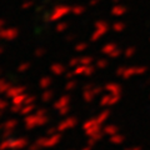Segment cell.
Returning a JSON list of instances; mask_svg holds the SVG:
<instances>
[{
	"instance_id": "cell-1",
	"label": "cell",
	"mask_w": 150,
	"mask_h": 150,
	"mask_svg": "<svg viewBox=\"0 0 150 150\" xmlns=\"http://www.w3.org/2000/svg\"><path fill=\"white\" fill-rule=\"evenodd\" d=\"M49 121V116L48 115H44V116H40L38 115L36 112L35 114H29L25 116L24 119V124H25V128L28 130H33L38 128V126H43Z\"/></svg>"
},
{
	"instance_id": "cell-2",
	"label": "cell",
	"mask_w": 150,
	"mask_h": 150,
	"mask_svg": "<svg viewBox=\"0 0 150 150\" xmlns=\"http://www.w3.org/2000/svg\"><path fill=\"white\" fill-rule=\"evenodd\" d=\"M62 140V133H55L53 135H48L46 138H38L35 142L40 145L41 148H54L55 145H58Z\"/></svg>"
},
{
	"instance_id": "cell-3",
	"label": "cell",
	"mask_w": 150,
	"mask_h": 150,
	"mask_svg": "<svg viewBox=\"0 0 150 150\" xmlns=\"http://www.w3.org/2000/svg\"><path fill=\"white\" fill-rule=\"evenodd\" d=\"M148 71V69L145 67H131V68H125L124 70V74H123V78L124 80H129L130 78L133 76H137V75H143Z\"/></svg>"
},
{
	"instance_id": "cell-4",
	"label": "cell",
	"mask_w": 150,
	"mask_h": 150,
	"mask_svg": "<svg viewBox=\"0 0 150 150\" xmlns=\"http://www.w3.org/2000/svg\"><path fill=\"white\" fill-rule=\"evenodd\" d=\"M76 124H78L76 118L70 116V118H67L65 120L60 121V123L58 124V126H56V129H58L59 133H64V131H67L69 129H74L75 126H76Z\"/></svg>"
},
{
	"instance_id": "cell-5",
	"label": "cell",
	"mask_w": 150,
	"mask_h": 150,
	"mask_svg": "<svg viewBox=\"0 0 150 150\" xmlns=\"http://www.w3.org/2000/svg\"><path fill=\"white\" fill-rule=\"evenodd\" d=\"M29 146V140L25 138H11L10 139V150H24Z\"/></svg>"
},
{
	"instance_id": "cell-6",
	"label": "cell",
	"mask_w": 150,
	"mask_h": 150,
	"mask_svg": "<svg viewBox=\"0 0 150 150\" xmlns=\"http://www.w3.org/2000/svg\"><path fill=\"white\" fill-rule=\"evenodd\" d=\"M69 104H70V95H62L58 100L54 103V109L59 110V109H62V108L67 106Z\"/></svg>"
},
{
	"instance_id": "cell-7",
	"label": "cell",
	"mask_w": 150,
	"mask_h": 150,
	"mask_svg": "<svg viewBox=\"0 0 150 150\" xmlns=\"http://www.w3.org/2000/svg\"><path fill=\"white\" fill-rule=\"evenodd\" d=\"M25 91V86H11L9 90L6 91V98H9V99H13L14 96L19 95V94L24 93Z\"/></svg>"
},
{
	"instance_id": "cell-8",
	"label": "cell",
	"mask_w": 150,
	"mask_h": 150,
	"mask_svg": "<svg viewBox=\"0 0 150 150\" xmlns=\"http://www.w3.org/2000/svg\"><path fill=\"white\" fill-rule=\"evenodd\" d=\"M105 91L110 93V94H121V86L118 83H108L105 84Z\"/></svg>"
},
{
	"instance_id": "cell-9",
	"label": "cell",
	"mask_w": 150,
	"mask_h": 150,
	"mask_svg": "<svg viewBox=\"0 0 150 150\" xmlns=\"http://www.w3.org/2000/svg\"><path fill=\"white\" fill-rule=\"evenodd\" d=\"M18 126V120L16 119H8L3 124H0V129L3 130H14Z\"/></svg>"
},
{
	"instance_id": "cell-10",
	"label": "cell",
	"mask_w": 150,
	"mask_h": 150,
	"mask_svg": "<svg viewBox=\"0 0 150 150\" xmlns=\"http://www.w3.org/2000/svg\"><path fill=\"white\" fill-rule=\"evenodd\" d=\"M119 126H116L114 124H109V125H105L104 128H103V131H104L105 135H109V137H111V135L114 134H118L119 133Z\"/></svg>"
},
{
	"instance_id": "cell-11",
	"label": "cell",
	"mask_w": 150,
	"mask_h": 150,
	"mask_svg": "<svg viewBox=\"0 0 150 150\" xmlns=\"http://www.w3.org/2000/svg\"><path fill=\"white\" fill-rule=\"evenodd\" d=\"M96 98V95L94 94L93 91V88L91 89H84V91H83V99L85 103H91L94 99Z\"/></svg>"
},
{
	"instance_id": "cell-12",
	"label": "cell",
	"mask_w": 150,
	"mask_h": 150,
	"mask_svg": "<svg viewBox=\"0 0 150 150\" xmlns=\"http://www.w3.org/2000/svg\"><path fill=\"white\" fill-rule=\"evenodd\" d=\"M104 131H99V133H96V134H94V135H91V137H89V140H88V144L89 145H95L98 142H99V140H101L103 138H104Z\"/></svg>"
},
{
	"instance_id": "cell-13",
	"label": "cell",
	"mask_w": 150,
	"mask_h": 150,
	"mask_svg": "<svg viewBox=\"0 0 150 150\" xmlns=\"http://www.w3.org/2000/svg\"><path fill=\"white\" fill-rule=\"evenodd\" d=\"M110 114H111V111L109 110V109H105V110H103V111H100V114L96 116V120H98V123L99 124H104L105 121L109 119V116H110Z\"/></svg>"
},
{
	"instance_id": "cell-14",
	"label": "cell",
	"mask_w": 150,
	"mask_h": 150,
	"mask_svg": "<svg viewBox=\"0 0 150 150\" xmlns=\"http://www.w3.org/2000/svg\"><path fill=\"white\" fill-rule=\"evenodd\" d=\"M28 96H29V95L25 94V91H24V93L19 94V95H16V96H14L11 99V103H13V104H16V105H24V103H25Z\"/></svg>"
},
{
	"instance_id": "cell-15",
	"label": "cell",
	"mask_w": 150,
	"mask_h": 150,
	"mask_svg": "<svg viewBox=\"0 0 150 150\" xmlns=\"http://www.w3.org/2000/svg\"><path fill=\"white\" fill-rule=\"evenodd\" d=\"M101 130H103V128H101V124H99V123H96V124H94L93 126H90V128H89V129H86V130H84V131H85L86 137L89 138V137H91V135H94V134L99 133V131H101Z\"/></svg>"
},
{
	"instance_id": "cell-16",
	"label": "cell",
	"mask_w": 150,
	"mask_h": 150,
	"mask_svg": "<svg viewBox=\"0 0 150 150\" xmlns=\"http://www.w3.org/2000/svg\"><path fill=\"white\" fill-rule=\"evenodd\" d=\"M124 140H125V137H124V135H121V134H119V133L111 135V137H109V142H110L111 144H114V145H120V144H123Z\"/></svg>"
},
{
	"instance_id": "cell-17",
	"label": "cell",
	"mask_w": 150,
	"mask_h": 150,
	"mask_svg": "<svg viewBox=\"0 0 150 150\" xmlns=\"http://www.w3.org/2000/svg\"><path fill=\"white\" fill-rule=\"evenodd\" d=\"M34 110H36L35 104H24V105H23V108H21L20 114L26 116V115H29V114H33V111H34Z\"/></svg>"
},
{
	"instance_id": "cell-18",
	"label": "cell",
	"mask_w": 150,
	"mask_h": 150,
	"mask_svg": "<svg viewBox=\"0 0 150 150\" xmlns=\"http://www.w3.org/2000/svg\"><path fill=\"white\" fill-rule=\"evenodd\" d=\"M50 70L54 75H63V74H65V71H67L62 64H53L50 67Z\"/></svg>"
},
{
	"instance_id": "cell-19",
	"label": "cell",
	"mask_w": 150,
	"mask_h": 150,
	"mask_svg": "<svg viewBox=\"0 0 150 150\" xmlns=\"http://www.w3.org/2000/svg\"><path fill=\"white\" fill-rule=\"evenodd\" d=\"M100 106L103 108H108V106H111V94L108 93L105 95H103L100 98V101H99Z\"/></svg>"
},
{
	"instance_id": "cell-20",
	"label": "cell",
	"mask_w": 150,
	"mask_h": 150,
	"mask_svg": "<svg viewBox=\"0 0 150 150\" xmlns=\"http://www.w3.org/2000/svg\"><path fill=\"white\" fill-rule=\"evenodd\" d=\"M51 83H53V79H51L50 76H44V78H41V79H40L39 86H40V89L45 90V89H49V88H50Z\"/></svg>"
},
{
	"instance_id": "cell-21",
	"label": "cell",
	"mask_w": 150,
	"mask_h": 150,
	"mask_svg": "<svg viewBox=\"0 0 150 150\" xmlns=\"http://www.w3.org/2000/svg\"><path fill=\"white\" fill-rule=\"evenodd\" d=\"M13 85L10 83H8L6 80H4V79L0 78V94H6V91L10 89Z\"/></svg>"
},
{
	"instance_id": "cell-22",
	"label": "cell",
	"mask_w": 150,
	"mask_h": 150,
	"mask_svg": "<svg viewBox=\"0 0 150 150\" xmlns=\"http://www.w3.org/2000/svg\"><path fill=\"white\" fill-rule=\"evenodd\" d=\"M53 96H54V93L51 90L45 89V90L43 91V94H41V100H43L44 103H48V101H50L51 99H53Z\"/></svg>"
},
{
	"instance_id": "cell-23",
	"label": "cell",
	"mask_w": 150,
	"mask_h": 150,
	"mask_svg": "<svg viewBox=\"0 0 150 150\" xmlns=\"http://www.w3.org/2000/svg\"><path fill=\"white\" fill-rule=\"evenodd\" d=\"M10 139L11 138L3 139L0 142V150H10Z\"/></svg>"
},
{
	"instance_id": "cell-24",
	"label": "cell",
	"mask_w": 150,
	"mask_h": 150,
	"mask_svg": "<svg viewBox=\"0 0 150 150\" xmlns=\"http://www.w3.org/2000/svg\"><path fill=\"white\" fill-rule=\"evenodd\" d=\"M85 69H86V65H83V64H80V65H78L76 68H74V74H75V76L76 75H84V73H85Z\"/></svg>"
},
{
	"instance_id": "cell-25",
	"label": "cell",
	"mask_w": 150,
	"mask_h": 150,
	"mask_svg": "<svg viewBox=\"0 0 150 150\" xmlns=\"http://www.w3.org/2000/svg\"><path fill=\"white\" fill-rule=\"evenodd\" d=\"M75 88H76V81H75L74 79H70V80H68L67 84H65V90L67 91H71Z\"/></svg>"
},
{
	"instance_id": "cell-26",
	"label": "cell",
	"mask_w": 150,
	"mask_h": 150,
	"mask_svg": "<svg viewBox=\"0 0 150 150\" xmlns=\"http://www.w3.org/2000/svg\"><path fill=\"white\" fill-rule=\"evenodd\" d=\"M98 123V120H96V118H91V119H88L85 123L83 124V130H86V129H89L90 126H93L94 124H96Z\"/></svg>"
},
{
	"instance_id": "cell-27",
	"label": "cell",
	"mask_w": 150,
	"mask_h": 150,
	"mask_svg": "<svg viewBox=\"0 0 150 150\" xmlns=\"http://www.w3.org/2000/svg\"><path fill=\"white\" fill-rule=\"evenodd\" d=\"M69 111H70V106H69V105L64 106V108H62V109H59V110H58L59 115H62V116H65V115H68V114H69Z\"/></svg>"
},
{
	"instance_id": "cell-28",
	"label": "cell",
	"mask_w": 150,
	"mask_h": 150,
	"mask_svg": "<svg viewBox=\"0 0 150 150\" xmlns=\"http://www.w3.org/2000/svg\"><path fill=\"white\" fill-rule=\"evenodd\" d=\"M94 73H95V68L91 67V65H88L86 69H85V73H84V75H85V76H90V75H93Z\"/></svg>"
},
{
	"instance_id": "cell-29",
	"label": "cell",
	"mask_w": 150,
	"mask_h": 150,
	"mask_svg": "<svg viewBox=\"0 0 150 150\" xmlns=\"http://www.w3.org/2000/svg\"><path fill=\"white\" fill-rule=\"evenodd\" d=\"M30 67V64L29 63H24V64H21V65H19V68H18V71L19 73H25L28 69H29Z\"/></svg>"
},
{
	"instance_id": "cell-30",
	"label": "cell",
	"mask_w": 150,
	"mask_h": 150,
	"mask_svg": "<svg viewBox=\"0 0 150 150\" xmlns=\"http://www.w3.org/2000/svg\"><path fill=\"white\" fill-rule=\"evenodd\" d=\"M96 67H98V68H100V69H105V68L108 67V62H106L105 59H100V60H98Z\"/></svg>"
},
{
	"instance_id": "cell-31",
	"label": "cell",
	"mask_w": 150,
	"mask_h": 150,
	"mask_svg": "<svg viewBox=\"0 0 150 150\" xmlns=\"http://www.w3.org/2000/svg\"><path fill=\"white\" fill-rule=\"evenodd\" d=\"M78 65H80V59H73V60H70L69 62V67L70 68H76Z\"/></svg>"
},
{
	"instance_id": "cell-32",
	"label": "cell",
	"mask_w": 150,
	"mask_h": 150,
	"mask_svg": "<svg viewBox=\"0 0 150 150\" xmlns=\"http://www.w3.org/2000/svg\"><path fill=\"white\" fill-rule=\"evenodd\" d=\"M21 108H23V105L13 104V105L10 106V111H11V112H20V111H21Z\"/></svg>"
},
{
	"instance_id": "cell-33",
	"label": "cell",
	"mask_w": 150,
	"mask_h": 150,
	"mask_svg": "<svg viewBox=\"0 0 150 150\" xmlns=\"http://www.w3.org/2000/svg\"><path fill=\"white\" fill-rule=\"evenodd\" d=\"M91 63H93V59L91 58H83V59H80V64H83V65H91Z\"/></svg>"
},
{
	"instance_id": "cell-34",
	"label": "cell",
	"mask_w": 150,
	"mask_h": 150,
	"mask_svg": "<svg viewBox=\"0 0 150 150\" xmlns=\"http://www.w3.org/2000/svg\"><path fill=\"white\" fill-rule=\"evenodd\" d=\"M28 149H29V150H40V149H43V148H41L36 142H34L33 144H30L29 146H28Z\"/></svg>"
},
{
	"instance_id": "cell-35",
	"label": "cell",
	"mask_w": 150,
	"mask_h": 150,
	"mask_svg": "<svg viewBox=\"0 0 150 150\" xmlns=\"http://www.w3.org/2000/svg\"><path fill=\"white\" fill-rule=\"evenodd\" d=\"M104 90H105V89H104V88H101V86H94V88H93V91H94V94H95L96 96H98V95H100V94L104 91Z\"/></svg>"
},
{
	"instance_id": "cell-36",
	"label": "cell",
	"mask_w": 150,
	"mask_h": 150,
	"mask_svg": "<svg viewBox=\"0 0 150 150\" xmlns=\"http://www.w3.org/2000/svg\"><path fill=\"white\" fill-rule=\"evenodd\" d=\"M14 130H4L3 134H1V138L3 139H8V138H11V134H13Z\"/></svg>"
},
{
	"instance_id": "cell-37",
	"label": "cell",
	"mask_w": 150,
	"mask_h": 150,
	"mask_svg": "<svg viewBox=\"0 0 150 150\" xmlns=\"http://www.w3.org/2000/svg\"><path fill=\"white\" fill-rule=\"evenodd\" d=\"M115 50V46L114 45H106L104 49H103V51H104L105 54H110L111 51H114Z\"/></svg>"
},
{
	"instance_id": "cell-38",
	"label": "cell",
	"mask_w": 150,
	"mask_h": 150,
	"mask_svg": "<svg viewBox=\"0 0 150 150\" xmlns=\"http://www.w3.org/2000/svg\"><path fill=\"white\" fill-rule=\"evenodd\" d=\"M8 108V101L6 100H4V99H1V98H0V110H5Z\"/></svg>"
},
{
	"instance_id": "cell-39",
	"label": "cell",
	"mask_w": 150,
	"mask_h": 150,
	"mask_svg": "<svg viewBox=\"0 0 150 150\" xmlns=\"http://www.w3.org/2000/svg\"><path fill=\"white\" fill-rule=\"evenodd\" d=\"M35 112L38 115H40V116H44V115H46V112L48 111H46V109H44V108H40V109H36Z\"/></svg>"
},
{
	"instance_id": "cell-40",
	"label": "cell",
	"mask_w": 150,
	"mask_h": 150,
	"mask_svg": "<svg viewBox=\"0 0 150 150\" xmlns=\"http://www.w3.org/2000/svg\"><path fill=\"white\" fill-rule=\"evenodd\" d=\"M120 55V50H114V51H111V53L109 54V56L111 59H115V58H118V56Z\"/></svg>"
},
{
	"instance_id": "cell-41",
	"label": "cell",
	"mask_w": 150,
	"mask_h": 150,
	"mask_svg": "<svg viewBox=\"0 0 150 150\" xmlns=\"http://www.w3.org/2000/svg\"><path fill=\"white\" fill-rule=\"evenodd\" d=\"M34 101H35V96L31 95V96H28L26 98V100H25L24 104H34Z\"/></svg>"
},
{
	"instance_id": "cell-42",
	"label": "cell",
	"mask_w": 150,
	"mask_h": 150,
	"mask_svg": "<svg viewBox=\"0 0 150 150\" xmlns=\"http://www.w3.org/2000/svg\"><path fill=\"white\" fill-rule=\"evenodd\" d=\"M124 70H125V68H123V67H121V68H118V69H116V71H115V74L116 75H118V76H123V74H124Z\"/></svg>"
},
{
	"instance_id": "cell-43",
	"label": "cell",
	"mask_w": 150,
	"mask_h": 150,
	"mask_svg": "<svg viewBox=\"0 0 150 150\" xmlns=\"http://www.w3.org/2000/svg\"><path fill=\"white\" fill-rule=\"evenodd\" d=\"M55 133H58V129H56V128H49L48 130H46V134H48V135H53Z\"/></svg>"
},
{
	"instance_id": "cell-44",
	"label": "cell",
	"mask_w": 150,
	"mask_h": 150,
	"mask_svg": "<svg viewBox=\"0 0 150 150\" xmlns=\"http://www.w3.org/2000/svg\"><path fill=\"white\" fill-rule=\"evenodd\" d=\"M133 55H134V49H128L126 50V53H125L126 58H130V56H133Z\"/></svg>"
},
{
	"instance_id": "cell-45",
	"label": "cell",
	"mask_w": 150,
	"mask_h": 150,
	"mask_svg": "<svg viewBox=\"0 0 150 150\" xmlns=\"http://www.w3.org/2000/svg\"><path fill=\"white\" fill-rule=\"evenodd\" d=\"M74 76H75V74H74L73 70H71V71H68V73H67V80H70V79H74Z\"/></svg>"
},
{
	"instance_id": "cell-46",
	"label": "cell",
	"mask_w": 150,
	"mask_h": 150,
	"mask_svg": "<svg viewBox=\"0 0 150 150\" xmlns=\"http://www.w3.org/2000/svg\"><path fill=\"white\" fill-rule=\"evenodd\" d=\"M124 150H143L142 146H133V148H126Z\"/></svg>"
},
{
	"instance_id": "cell-47",
	"label": "cell",
	"mask_w": 150,
	"mask_h": 150,
	"mask_svg": "<svg viewBox=\"0 0 150 150\" xmlns=\"http://www.w3.org/2000/svg\"><path fill=\"white\" fill-rule=\"evenodd\" d=\"M91 149H93V145H89V144H88L86 146H84L81 150H91Z\"/></svg>"
},
{
	"instance_id": "cell-48",
	"label": "cell",
	"mask_w": 150,
	"mask_h": 150,
	"mask_svg": "<svg viewBox=\"0 0 150 150\" xmlns=\"http://www.w3.org/2000/svg\"><path fill=\"white\" fill-rule=\"evenodd\" d=\"M84 49H85V45H79L78 48H76V50H78V51H83Z\"/></svg>"
},
{
	"instance_id": "cell-49",
	"label": "cell",
	"mask_w": 150,
	"mask_h": 150,
	"mask_svg": "<svg viewBox=\"0 0 150 150\" xmlns=\"http://www.w3.org/2000/svg\"><path fill=\"white\" fill-rule=\"evenodd\" d=\"M36 55L39 56V55H43V51H36Z\"/></svg>"
},
{
	"instance_id": "cell-50",
	"label": "cell",
	"mask_w": 150,
	"mask_h": 150,
	"mask_svg": "<svg viewBox=\"0 0 150 150\" xmlns=\"http://www.w3.org/2000/svg\"><path fill=\"white\" fill-rule=\"evenodd\" d=\"M1 114H3V111H1V110H0V116H1Z\"/></svg>"
},
{
	"instance_id": "cell-51",
	"label": "cell",
	"mask_w": 150,
	"mask_h": 150,
	"mask_svg": "<svg viewBox=\"0 0 150 150\" xmlns=\"http://www.w3.org/2000/svg\"><path fill=\"white\" fill-rule=\"evenodd\" d=\"M0 74H1V70H0Z\"/></svg>"
},
{
	"instance_id": "cell-52",
	"label": "cell",
	"mask_w": 150,
	"mask_h": 150,
	"mask_svg": "<svg viewBox=\"0 0 150 150\" xmlns=\"http://www.w3.org/2000/svg\"><path fill=\"white\" fill-rule=\"evenodd\" d=\"M0 53H1V49H0Z\"/></svg>"
},
{
	"instance_id": "cell-53",
	"label": "cell",
	"mask_w": 150,
	"mask_h": 150,
	"mask_svg": "<svg viewBox=\"0 0 150 150\" xmlns=\"http://www.w3.org/2000/svg\"><path fill=\"white\" fill-rule=\"evenodd\" d=\"M149 98H150V95H149Z\"/></svg>"
}]
</instances>
